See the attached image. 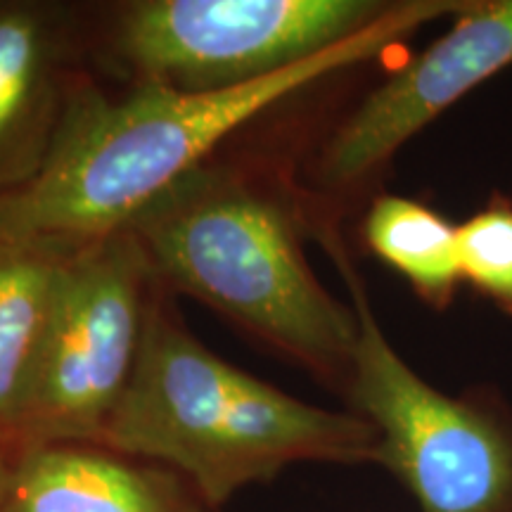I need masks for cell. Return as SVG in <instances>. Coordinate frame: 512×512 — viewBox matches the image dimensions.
<instances>
[{"label":"cell","mask_w":512,"mask_h":512,"mask_svg":"<svg viewBox=\"0 0 512 512\" xmlns=\"http://www.w3.org/2000/svg\"><path fill=\"white\" fill-rule=\"evenodd\" d=\"M377 0H140L124 10L117 50L143 83L183 93L266 79L373 27Z\"/></svg>","instance_id":"obj_6"},{"label":"cell","mask_w":512,"mask_h":512,"mask_svg":"<svg viewBox=\"0 0 512 512\" xmlns=\"http://www.w3.org/2000/svg\"><path fill=\"white\" fill-rule=\"evenodd\" d=\"M0 512H216L169 467L110 448L34 446L12 456Z\"/></svg>","instance_id":"obj_8"},{"label":"cell","mask_w":512,"mask_h":512,"mask_svg":"<svg viewBox=\"0 0 512 512\" xmlns=\"http://www.w3.org/2000/svg\"><path fill=\"white\" fill-rule=\"evenodd\" d=\"M320 238L356 313L349 399L377 432L375 465L392 472L422 512H512V413L472 394L453 399L422 380L384 337L335 230Z\"/></svg>","instance_id":"obj_4"},{"label":"cell","mask_w":512,"mask_h":512,"mask_svg":"<svg viewBox=\"0 0 512 512\" xmlns=\"http://www.w3.org/2000/svg\"><path fill=\"white\" fill-rule=\"evenodd\" d=\"M62 256L0 235V448L10 456L34 396Z\"/></svg>","instance_id":"obj_10"},{"label":"cell","mask_w":512,"mask_h":512,"mask_svg":"<svg viewBox=\"0 0 512 512\" xmlns=\"http://www.w3.org/2000/svg\"><path fill=\"white\" fill-rule=\"evenodd\" d=\"M512 64V0H472L430 48L363 98L318 159L320 181L351 188L439 114Z\"/></svg>","instance_id":"obj_7"},{"label":"cell","mask_w":512,"mask_h":512,"mask_svg":"<svg viewBox=\"0 0 512 512\" xmlns=\"http://www.w3.org/2000/svg\"><path fill=\"white\" fill-rule=\"evenodd\" d=\"M152 275L226 313L323 375H347L358 323L320 285L283 202L216 169H197L126 228Z\"/></svg>","instance_id":"obj_3"},{"label":"cell","mask_w":512,"mask_h":512,"mask_svg":"<svg viewBox=\"0 0 512 512\" xmlns=\"http://www.w3.org/2000/svg\"><path fill=\"white\" fill-rule=\"evenodd\" d=\"M368 247L399 271L425 302L437 309L451 302L460 275L458 226L439 211L399 195L377 197L363 223Z\"/></svg>","instance_id":"obj_11"},{"label":"cell","mask_w":512,"mask_h":512,"mask_svg":"<svg viewBox=\"0 0 512 512\" xmlns=\"http://www.w3.org/2000/svg\"><path fill=\"white\" fill-rule=\"evenodd\" d=\"M100 446L169 467L219 512L294 463L375 465L377 432L354 411L299 401L223 361L152 306Z\"/></svg>","instance_id":"obj_2"},{"label":"cell","mask_w":512,"mask_h":512,"mask_svg":"<svg viewBox=\"0 0 512 512\" xmlns=\"http://www.w3.org/2000/svg\"><path fill=\"white\" fill-rule=\"evenodd\" d=\"M64 29L38 3H0V200L24 188L50 155L69 93Z\"/></svg>","instance_id":"obj_9"},{"label":"cell","mask_w":512,"mask_h":512,"mask_svg":"<svg viewBox=\"0 0 512 512\" xmlns=\"http://www.w3.org/2000/svg\"><path fill=\"white\" fill-rule=\"evenodd\" d=\"M10 470H12V456L8 451H3V448H0V503H3L5 489H8Z\"/></svg>","instance_id":"obj_13"},{"label":"cell","mask_w":512,"mask_h":512,"mask_svg":"<svg viewBox=\"0 0 512 512\" xmlns=\"http://www.w3.org/2000/svg\"><path fill=\"white\" fill-rule=\"evenodd\" d=\"M152 275L128 230L62 256L55 309L19 451L100 446L140 354Z\"/></svg>","instance_id":"obj_5"},{"label":"cell","mask_w":512,"mask_h":512,"mask_svg":"<svg viewBox=\"0 0 512 512\" xmlns=\"http://www.w3.org/2000/svg\"><path fill=\"white\" fill-rule=\"evenodd\" d=\"M460 275L512 316V204L491 202L458 226Z\"/></svg>","instance_id":"obj_12"},{"label":"cell","mask_w":512,"mask_h":512,"mask_svg":"<svg viewBox=\"0 0 512 512\" xmlns=\"http://www.w3.org/2000/svg\"><path fill=\"white\" fill-rule=\"evenodd\" d=\"M465 3H396L380 22L311 60L226 91L183 93L143 83L114 100L81 88L69 95L41 171L0 200V235L67 254L121 233L185 181L230 133L309 83L370 60Z\"/></svg>","instance_id":"obj_1"}]
</instances>
